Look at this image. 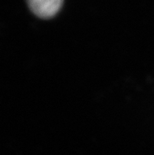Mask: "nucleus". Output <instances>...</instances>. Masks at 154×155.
Here are the masks:
<instances>
[{"mask_svg":"<svg viewBox=\"0 0 154 155\" xmlns=\"http://www.w3.org/2000/svg\"><path fill=\"white\" fill-rule=\"evenodd\" d=\"M30 10L39 18H51L59 11L62 0H27Z\"/></svg>","mask_w":154,"mask_h":155,"instance_id":"1","label":"nucleus"}]
</instances>
